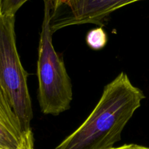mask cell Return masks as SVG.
<instances>
[{"mask_svg":"<svg viewBox=\"0 0 149 149\" xmlns=\"http://www.w3.org/2000/svg\"><path fill=\"white\" fill-rule=\"evenodd\" d=\"M146 98L127 74L119 73L106 85L85 121L54 149H110Z\"/></svg>","mask_w":149,"mask_h":149,"instance_id":"1","label":"cell"},{"mask_svg":"<svg viewBox=\"0 0 149 149\" xmlns=\"http://www.w3.org/2000/svg\"><path fill=\"white\" fill-rule=\"evenodd\" d=\"M52 34L50 11L49 7L45 6L36 69L38 100L44 114L58 115L70 108L73 91L63 58L53 46Z\"/></svg>","mask_w":149,"mask_h":149,"instance_id":"2","label":"cell"},{"mask_svg":"<svg viewBox=\"0 0 149 149\" xmlns=\"http://www.w3.org/2000/svg\"><path fill=\"white\" fill-rule=\"evenodd\" d=\"M15 22V15L4 14L0 9V88L26 131L31 129L33 114L29 74L17 52Z\"/></svg>","mask_w":149,"mask_h":149,"instance_id":"3","label":"cell"},{"mask_svg":"<svg viewBox=\"0 0 149 149\" xmlns=\"http://www.w3.org/2000/svg\"><path fill=\"white\" fill-rule=\"evenodd\" d=\"M138 1L141 0H80L50 14L51 29L55 33L68 26L88 23L103 27L112 13Z\"/></svg>","mask_w":149,"mask_h":149,"instance_id":"4","label":"cell"},{"mask_svg":"<svg viewBox=\"0 0 149 149\" xmlns=\"http://www.w3.org/2000/svg\"><path fill=\"white\" fill-rule=\"evenodd\" d=\"M28 131L14 129L0 118V149H17L23 143Z\"/></svg>","mask_w":149,"mask_h":149,"instance_id":"5","label":"cell"},{"mask_svg":"<svg viewBox=\"0 0 149 149\" xmlns=\"http://www.w3.org/2000/svg\"><path fill=\"white\" fill-rule=\"evenodd\" d=\"M108 42V37L102 26L91 29L86 36V43L90 48L95 51L102 49Z\"/></svg>","mask_w":149,"mask_h":149,"instance_id":"6","label":"cell"},{"mask_svg":"<svg viewBox=\"0 0 149 149\" xmlns=\"http://www.w3.org/2000/svg\"><path fill=\"white\" fill-rule=\"evenodd\" d=\"M29 0H2L0 9L2 13L9 15H15L17 10ZM44 3L49 0H43Z\"/></svg>","mask_w":149,"mask_h":149,"instance_id":"7","label":"cell"},{"mask_svg":"<svg viewBox=\"0 0 149 149\" xmlns=\"http://www.w3.org/2000/svg\"><path fill=\"white\" fill-rule=\"evenodd\" d=\"M79 1L80 0H49L45 2V6L49 7L50 14H52L57 10L71 7Z\"/></svg>","mask_w":149,"mask_h":149,"instance_id":"8","label":"cell"},{"mask_svg":"<svg viewBox=\"0 0 149 149\" xmlns=\"http://www.w3.org/2000/svg\"><path fill=\"white\" fill-rule=\"evenodd\" d=\"M17 149H35L33 134L31 129L26 132L23 143Z\"/></svg>","mask_w":149,"mask_h":149,"instance_id":"9","label":"cell"},{"mask_svg":"<svg viewBox=\"0 0 149 149\" xmlns=\"http://www.w3.org/2000/svg\"><path fill=\"white\" fill-rule=\"evenodd\" d=\"M110 149H149V148L132 143V144H125L123 145L119 146V147H113Z\"/></svg>","mask_w":149,"mask_h":149,"instance_id":"10","label":"cell"},{"mask_svg":"<svg viewBox=\"0 0 149 149\" xmlns=\"http://www.w3.org/2000/svg\"><path fill=\"white\" fill-rule=\"evenodd\" d=\"M1 1H2V0H0V4H1Z\"/></svg>","mask_w":149,"mask_h":149,"instance_id":"11","label":"cell"}]
</instances>
